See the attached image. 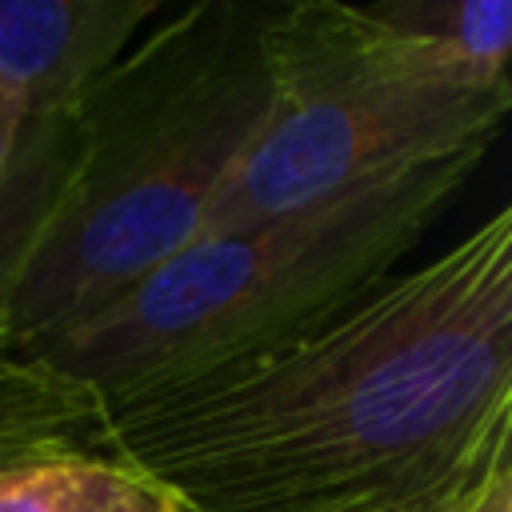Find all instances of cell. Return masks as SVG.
I'll use <instances>...</instances> for the list:
<instances>
[{
  "label": "cell",
  "instance_id": "cell-1",
  "mask_svg": "<svg viewBox=\"0 0 512 512\" xmlns=\"http://www.w3.org/2000/svg\"><path fill=\"white\" fill-rule=\"evenodd\" d=\"M112 420L196 512H448L512 432V208L308 336Z\"/></svg>",
  "mask_w": 512,
  "mask_h": 512
},
{
  "label": "cell",
  "instance_id": "cell-2",
  "mask_svg": "<svg viewBox=\"0 0 512 512\" xmlns=\"http://www.w3.org/2000/svg\"><path fill=\"white\" fill-rule=\"evenodd\" d=\"M264 0L160 8L76 104V164L24 264L8 352L68 332L200 236L268 112Z\"/></svg>",
  "mask_w": 512,
  "mask_h": 512
},
{
  "label": "cell",
  "instance_id": "cell-3",
  "mask_svg": "<svg viewBox=\"0 0 512 512\" xmlns=\"http://www.w3.org/2000/svg\"><path fill=\"white\" fill-rule=\"evenodd\" d=\"M492 144L376 176L328 204L196 236L92 320L20 352L128 404L328 324L424 236Z\"/></svg>",
  "mask_w": 512,
  "mask_h": 512
},
{
  "label": "cell",
  "instance_id": "cell-4",
  "mask_svg": "<svg viewBox=\"0 0 512 512\" xmlns=\"http://www.w3.org/2000/svg\"><path fill=\"white\" fill-rule=\"evenodd\" d=\"M268 112L208 204L200 236L328 204L376 176L492 144L512 80L372 20L360 4H276Z\"/></svg>",
  "mask_w": 512,
  "mask_h": 512
},
{
  "label": "cell",
  "instance_id": "cell-5",
  "mask_svg": "<svg viewBox=\"0 0 512 512\" xmlns=\"http://www.w3.org/2000/svg\"><path fill=\"white\" fill-rule=\"evenodd\" d=\"M0 512H196L124 448L84 380L0 352Z\"/></svg>",
  "mask_w": 512,
  "mask_h": 512
},
{
  "label": "cell",
  "instance_id": "cell-6",
  "mask_svg": "<svg viewBox=\"0 0 512 512\" xmlns=\"http://www.w3.org/2000/svg\"><path fill=\"white\" fill-rule=\"evenodd\" d=\"M160 8V0H0V84L28 120L72 112Z\"/></svg>",
  "mask_w": 512,
  "mask_h": 512
},
{
  "label": "cell",
  "instance_id": "cell-7",
  "mask_svg": "<svg viewBox=\"0 0 512 512\" xmlns=\"http://www.w3.org/2000/svg\"><path fill=\"white\" fill-rule=\"evenodd\" d=\"M76 164V108L32 116L0 168V352H8L12 296L24 264L72 176Z\"/></svg>",
  "mask_w": 512,
  "mask_h": 512
},
{
  "label": "cell",
  "instance_id": "cell-8",
  "mask_svg": "<svg viewBox=\"0 0 512 512\" xmlns=\"http://www.w3.org/2000/svg\"><path fill=\"white\" fill-rule=\"evenodd\" d=\"M360 8L372 20L456 56L480 76L508 80V52H512L508 0H376Z\"/></svg>",
  "mask_w": 512,
  "mask_h": 512
},
{
  "label": "cell",
  "instance_id": "cell-9",
  "mask_svg": "<svg viewBox=\"0 0 512 512\" xmlns=\"http://www.w3.org/2000/svg\"><path fill=\"white\" fill-rule=\"evenodd\" d=\"M448 512H512V432L500 436Z\"/></svg>",
  "mask_w": 512,
  "mask_h": 512
},
{
  "label": "cell",
  "instance_id": "cell-10",
  "mask_svg": "<svg viewBox=\"0 0 512 512\" xmlns=\"http://www.w3.org/2000/svg\"><path fill=\"white\" fill-rule=\"evenodd\" d=\"M24 120H28V112H24V104L0 84V168L8 164V156H12V148H16V140H20V128H24Z\"/></svg>",
  "mask_w": 512,
  "mask_h": 512
}]
</instances>
